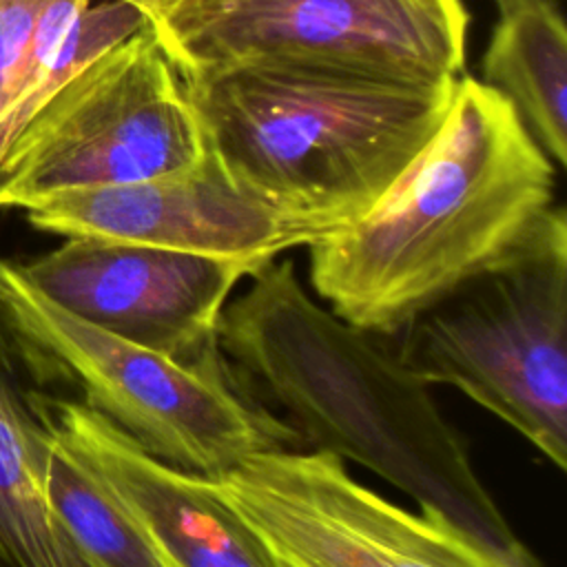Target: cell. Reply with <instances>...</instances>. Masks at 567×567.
<instances>
[{"label":"cell","instance_id":"1","mask_svg":"<svg viewBox=\"0 0 567 567\" xmlns=\"http://www.w3.org/2000/svg\"><path fill=\"white\" fill-rule=\"evenodd\" d=\"M217 346L241 390L286 421L301 447L372 470L509 563H536L430 385L381 334L321 306L290 259L248 277L224 308Z\"/></svg>","mask_w":567,"mask_h":567},{"label":"cell","instance_id":"2","mask_svg":"<svg viewBox=\"0 0 567 567\" xmlns=\"http://www.w3.org/2000/svg\"><path fill=\"white\" fill-rule=\"evenodd\" d=\"M554 175L516 109L461 75L441 126L396 182L308 246L310 286L348 323L394 337L540 228L556 208Z\"/></svg>","mask_w":567,"mask_h":567},{"label":"cell","instance_id":"3","mask_svg":"<svg viewBox=\"0 0 567 567\" xmlns=\"http://www.w3.org/2000/svg\"><path fill=\"white\" fill-rule=\"evenodd\" d=\"M179 80L224 171L326 235L396 182L441 126L454 89L275 64Z\"/></svg>","mask_w":567,"mask_h":567},{"label":"cell","instance_id":"4","mask_svg":"<svg viewBox=\"0 0 567 567\" xmlns=\"http://www.w3.org/2000/svg\"><path fill=\"white\" fill-rule=\"evenodd\" d=\"M401 361L505 421L567 465V219L556 206L505 261L470 279L399 334Z\"/></svg>","mask_w":567,"mask_h":567},{"label":"cell","instance_id":"5","mask_svg":"<svg viewBox=\"0 0 567 567\" xmlns=\"http://www.w3.org/2000/svg\"><path fill=\"white\" fill-rule=\"evenodd\" d=\"M0 292L82 401L157 458L215 478L250 454L301 447L286 421L241 390L219 346L182 361L120 339L51 303L4 257Z\"/></svg>","mask_w":567,"mask_h":567},{"label":"cell","instance_id":"6","mask_svg":"<svg viewBox=\"0 0 567 567\" xmlns=\"http://www.w3.org/2000/svg\"><path fill=\"white\" fill-rule=\"evenodd\" d=\"M179 75L233 64L443 86L465 69L463 0H168L148 16Z\"/></svg>","mask_w":567,"mask_h":567},{"label":"cell","instance_id":"7","mask_svg":"<svg viewBox=\"0 0 567 567\" xmlns=\"http://www.w3.org/2000/svg\"><path fill=\"white\" fill-rule=\"evenodd\" d=\"M204 131L151 22L78 71L0 164V208L197 166Z\"/></svg>","mask_w":567,"mask_h":567},{"label":"cell","instance_id":"8","mask_svg":"<svg viewBox=\"0 0 567 567\" xmlns=\"http://www.w3.org/2000/svg\"><path fill=\"white\" fill-rule=\"evenodd\" d=\"M215 492L281 567H532L509 563L443 516L399 507L321 450L257 452Z\"/></svg>","mask_w":567,"mask_h":567},{"label":"cell","instance_id":"9","mask_svg":"<svg viewBox=\"0 0 567 567\" xmlns=\"http://www.w3.org/2000/svg\"><path fill=\"white\" fill-rule=\"evenodd\" d=\"M16 264L38 292L73 317L182 361L217 348L233 290L261 268L100 237H64L58 248Z\"/></svg>","mask_w":567,"mask_h":567},{"label":"cell","instance_id":"10","mask_svg":"<svg viewBox=\"0 0 567 567\" xmlns=\"http://www.w3.org/2000/svg\"><path fill=\"white\" fill-rule=\"evenodd\" d=\"M33 228L62 237H100L264 266L326 237L237 184L208 155L193 168L86 190L27 208Z\"/></svg>","mask_w":567,"mask_h":567},{"label":"cell","instance_id":"11","mask_svg":"<svg viewBox=\"0 0 567 567\" xmlns=\"http://www.w3.org/2000/svg\"><path fill=\"white\" fill-rule=\"evenodd\" d=\"M44 419L168 567H281L208 476L157 458L82 399L55 392Z\"/></svg>","mask_w":567,"mask_h":567},{"label":"cell","instance_id":"12","mask_svg":"<svg viewBox=\"0 0 567 567\" xmlns=\"http://www.w3.org/2000/svg\"><path fill=\"white\" fill-rule=\"evenodd\" d=\"M62 385L66 370L0 292V567H91L47 494L44 405Z\"/></svg>","mask_w":567,"mask_h":567},{"label":"cell","instance_id":"13","mask_svg":"<svg viewBox=\"0 0 567 567\" xmlns=\"http://www.w3.org/2000/svg\"><path fill=\"white\" fill-rule=\"evenodd\" d=\"M483 84L498 91L556 166L567 162V29L556 0H494Z\"/></svg>","mask_w":567,"mask_h":567},{"label":"cell","instance_id":"14","mask_svg":"<svg viewBox=\"0 0 567 567\" xmlns=\"http://www.w3.org/2000/svg\"><path fill=\"white\" fill-rule=\"evenodd\" d=\"M44 474L49 501L91 567H168L100 478L51 430Z\"/></svg>","mask_w":567,"mask_h":567},{"label":"cell","instance_id":"15","mask_svg":"<svg viewBox=\"0 0 567 567\" xmlns=\"http://www.w3.org/2000/svg\"><path fill=\"white\" fill-rule=\"evenodd\" d=\"M91 0H0V120L47 73Z\"/></svg>","mask_w":567,"mask_h":567},{"label":"cell","instance_id":"16","mask_svg":"<svg viewBox=\"0 0 567 567\" xmlns=\"http://www.w3.org/2000/svg\"><path fill=\"white\" fill-rule=\"evenodd\" d=\"M126 2H133V4H140L142 9H146L148 11V16L155 11V9H159V7H164L168 0H126Z\"/></svg>","mask_w":567,"mask_h":567}]
</instances>
